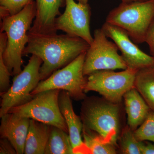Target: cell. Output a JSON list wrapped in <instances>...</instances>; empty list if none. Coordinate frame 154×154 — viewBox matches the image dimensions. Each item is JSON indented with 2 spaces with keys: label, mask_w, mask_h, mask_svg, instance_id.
Instances as JSON below:
<instances>
[{
  "label": "cell",
  "mask_w": 154,
  "mask_h": 154,
  "mask_svg": "<svg viewBox=\"0 0 154 154\" xmlns=\"http://www.w3.org/2000/svg\"><path fill=\"white\" fill-rule=\"evenodd\" d=\"M63 14L57 17L55 27L71 36L82 38L91 44L94 40L90 30L91 11L89 4L66 0Z\"/></svg>",
  "instance_id": "cell-10"
},
{
  "label": "cell",
  "mask_w": 154,
  "mask_h": 154,
  "mask_svg": "<svg viewBox=\"0 0 154 154\" xmlns=\"http://www.w3.org/2000/svg\"><path fill=\"white\" fill-rule=\"evenodd\" d=\"M78 2L82 3L83 4H88V1L89 0H77Z\"/></svg>",
  "instance_id": "cell-28"
},
{
  "label": "cell",
  "mask_w": 154,
  "mask_h": 154,
  "mask_svg": "<svg viewBox=\"0 0 154 154\" xmlns=\"http://www.w3.org/2000/svg\"><path fill=\"white\" fill-rule=\"evenodd\" d=\"M44 154H74L68 133L57 127L51 126Z\"/></svg>",
  "instance_id": "cell-17"
},
{
  "label": "cell",
  "mask_w": 154,
  "mask_h": 154,
  "mask_svg": "<svg viewBox=\"0 0 154 154\" xmlns=\"http://www.w3.org/2000/svg\"><path fill=\"white\" fill-rule=\"evenodd\" d=\"M94 40L86 52L83 72L85 76L101 70H125L127 69L119 49L113 42L108 39L101 28L96 29Z\"/></svg>",
  "instance_id": "cell-9"
},
{
  "label": "cell",
  "mask_w": 154,
  "mask_h": 154,
  "mask_svg": "<svg viewBox=\"0 0 154 154\" xmlns=\"http://www.w3.org/2000/svg\"><path fill=\"white\" fill-rule=\"evenodd\" d=\"M1 118V138L8 139L17 154H24L30 119L11 113H7Z\"/></svg>",
  "instance_id": "cell-13"
},
{
  "label": "cell",
  "mask_w": 154,
  "mask_h": 154,
  "mask_svg": "<svg viewBox=\"0 0 154 154\" xmlns=\"http://www.w3.org/2000/svg\"><path fill=\"white\" fill-rule=\"evenodd\" d=\"M86 52H83L62 69L55 71L47 79L40 81L31 93L34 95L48 90L58 89L68 92L72 99L83 100L86 97L85 89L88 78L83 68Z\"/></svg>",
  "instance_id": "cell-5"
},
{
  "label": "cell",
  "mask_w": 154,
  "mask_h": 154,
  "mask_svg": "<svg viewBox=\"0 0 154 154\" xmlns=\"http://www.w3.org/2000/svg\"><path fill=\"white\" fill-rule=\"evenodd\" d=\"M81 118L83 127L98 134L106 142L118 148L121 133V103H114L103 97H86L82 102Z\"/></svg>",
  "instance_id": "cell-3"
},
{
  "label": "cell",
  "mask_w": 154,
  "mask_h": 154,
  "mask_svg": "<svg viewBox=\"0 0 154 154\" xmlns=\"http://www.w3.org/2000/svg\"><path fill=\"white\" fill-rule=\"evenodd\" d=\"M68 92L61 90L58 97L60 110L65 120L74 154H91L82 139L83 124L81 117L73 110Z\"/></svg>",
  "instance_id": "cell-12"
},
{
  "label": "cell",
  "mask_w": 154,
  "mask_h": 154,
  "mask_svg": "<svg viewBox=\"0 0 154 154\" xmlns=\"http://www.w3.org/2000/svg\"><path fill=\"white\" fill-rule=\"evenodd\" d=\"M36 16L29 32L57 33L55 22L60 15V9L66 6V0H36Z\"/></svg>",
  "instance_id": "cell-14"
},
{
  "label": "cell",
  "mask_w": 154,
  "mask_h": 154,
  "mask_svg": "<svg viewBox=\"0 0 154 154\" xmlns=\"http://www.w3.org/2000/svg\"><path fill=\"white\" fill-rule=\"evenodd\" d=\"M134 87L154 112V71L153 68L142 69L137 73Z\"/></svg>",
  "instance_id": "cell-18"
},
{
  "label": "cell",
  "mask_w": 154,
  "mask_h": 154,
  "mask_svg": "<svg viewBox=\"0 0 154 154\" xmlns=\"http://www.w3.org/2000/svg\"><path fill=\"white\" fill-rule=\"evenodd\" d=\"M51 126L34 119H30L24 154H44Z\"/></svg>",
  "instance_id": "cell-16"
},
{
  "label": "cell",
  "mask_w": 154,
  "mask_h": 154,
  "mask_svg": "<svg viewBox=\"0 0 154 154\" xmlns=\"http://www.w3.org/2000/svg\"><path fill=\"white\" fill-rule=\"evenodd\" d=\"M135 137L139 141H149L154 144V112L151 111L140 126L134 131Z\"/></svg>",
  "instance_id": "cell-22"
},
{
  "label": "cell",
  "mask_w": 154,
  "mask_h": 154,
  "mask_svg": "<svg viewBox=\"0 0 154 154\" xmlns=\"http://www.w3.org/2000/svg\"><path fill=\"white\" fill-rule=\"evenodd\" d=\"M122 2L129 3L132 2H142V1H147V0H121Z\"/></svg>",
  "instance_id": "cell-27"
},
{
  "label": "cell",
  "mask_w": 154,
  "mask_h": 154,
  "mask_svg": "<svg viewBox=\"0 0 154 154\" xmlns=\"http://www.w3.org/2000/svg\"><path fill=\"white\" fill-rule=\"evenodd\" d=\"M60 91L54 89L40 92L34 95L30 102L13 107L8 113L57 127L69 133L67 125L59 106L58 97Z\"/></svg>",
  "instance_id": "cell-6"
},
{
  "label": "cell",
  "mask_w": 154,
  "mask_h": 154,
  "mask_svg": "<svg viewBox=\"0 0 154 154\" xmlns=\"http://www.w3.org/2000/svg\"><path fill=\"white\" fill-rule=\"evenodd\" d=\"M0 154H16L17 152L8 139L1 138L0 140Z\"/></svg>",
  "instance_id": "cell-25"
},
{
  "label": "cell",
  "mask_w": 154,
  "mask_h": 154,
  "mask_svg": "<svg viewBox=\"0 0 154 154\" xmlns=\"http://www.w3.org/2000/svg\"><path fill=\"white\" fill-rule=\"evenodd\" d=\"M123 99L128 125L134 131L143 123L151 110L135 87L124 94Z\"/></svg>",
  "instance_id": "cell-15"
},
{
  "label": "cell",
  "mask_w": 154,
  "mask_h": 154,
  "mask_svg": "<svg viewBox=\"0 0 154 154\" xmlns=\"http://www.w3.org/2000/svg\"><path fill=\"white\" fill-rule=\"evenodd\" d=\"M153 70H154V66L153 67Z\"/></svg>",
  "instance_id": "cell-29"
},
{
  "label": "cell",
  "mask_w": 154,
  "mask_h": 154,
  "mask_svg": "<svg viewBox=\"0 0 154 154\" xmlns=\"http://www.w3.org/2000/svg\"><path fill=\"white\" fill-rule=\"evenodd\" d=\"M36 2L29 3L19 13L1 19V32L7 36L3 59L11 75L22 71V52L28 43V32L36 16Z\"/></svg>",
  "instance_id": "cell-2"
},
{
  "label": "cell",
  "mask_w": 154,
  "mask_h": 154,
  "mask_svg": "<svg viewBox=\"0 0 154 154\" xmlns=\"http://www.w3.org/2000/svg\"><path fill=\"white\" fill-rule=\"evenodd\" d=\"M154 19V0L122 2L110 11L105 22L122 28L136 44L145 42Z\"/></svg>",
  "instance_id": "cell-4"
},
{
  "label": "cell",
  "mask_w": 154,
  "mask_h": 154,
  "mask_svg": "<svg viewBox=\"0 0 154 154\" xmlns=\"http://www.w3.org/2000/svg\"><path fill=\"white\" fill-rule=\"evenodd\" d=\"M42 63L40 58L33 54L24 69L15 76L8 90L1 95L0 117L13 107L24 105L33 99L34 96L31 93L41 81L39 69Z\"/></svg>",
  "instance_id": "cell-7"
},
{
  "label": "cell",
  "mask_w": 154,
  "mask_h": 154,
  "mask_svg": "<svg viewBox=\"0 0 154 154\" xmlns=\"http://www.w3.org/2000/svg\"><path fill=\"white\" fill-rule=\"evenodd\" d=\"M102 29L121 51L122 57L127 68L138 71L153 67L154 57L143 51L122 28L105 22Z\"/></svg>",
  "instance_id": "cell-11"
},
{
  "label": "cell",
  "mask_w": 154,
  "mask_h": 154,
  "mask_svg": "<svg viewBox=\"0 0 154 154\" xmlns=\"http://www.w3.org/2000/svg\"><path fill=\"white\" fill-rule=\"evenodd\" d=\"M141 142L136 138L134 131L128 125L122 130L118 141V148L121 153L124 154H141L140 146Z\"/></svg>",
  "instance_id": "cell-20"
},
{
  "label": "cell",
  "mask_w": 154,
  "mask_h": 154,
  "mask_svg": "<svg viewBox=\"0 0 154 154\" xmlns=\"http://www.w3.org/2000/svg\"><path fill=\"white\" fill-rule=\"evenodd\" d=\"M29 39L22 56H37L42 61L40 69L41 81L54 72L66 66L81 54L87 51L90 44L82 38L57 33L28 32Z\"/></svg>",
  "instance_id": "cell-1"
},
{
  "label": "cell",
  "mask_w": 154,
  "mask_h": 154,
  "mask_svg": "<svg viewBox=\"0 0 154 154\" xmlns=\"http://www.w3.org/2000/svg\"><path fill=\"white\" fill-rule=\"evenodd\" d=\"M140 149L141 154H154V144L151 143L141 142Z\"/></svg>",
  "instance_id": "cell-26"
},
{
  "label": "cell",
  "mask_w": 154,
  "mask_h": 154,
  "mask_svg": "<svg viewBox=\"0 0 154 154\" xmlns=\"http://www.w3.org/2000/svg\"><path fill=\"white\" fill-rule=\"evenodd\" d=\"M137 71L127 68L119 72L101 70L88 76L85 93L95 91L111 102L121 103L124 94L134 87Z\"/></svg>",
  "instance_id": "cell-8"
},
{
  "label": "cell",
  "mask_w": 154,
  "mask_h": 154,
  "mask_svg": "<svg viewBox=\"0 0 154 154\" xmlns=\"http://www.w3.org/2000/svg\"><path fill=\"white\" fill-rule=\"evenodd\" d=\"M145 42L148 45L151 55L154 57V19L146 33Z\"/></svg>",
  "instance_id": "cell-24"
},
{
  "label": "cell",
  "mask_w": 154,
  "mask_h": 154,
  "mask_svg": "<svg viewBox=\"0 0 154 154\" xmlns=\"http://www.w3.org/2000/svg\"><path fill=\"white\" fill-rule=\"evenodd\" d=\"M7 36L5 32L0 33V94L5 93L10 87V78L11 76L3 59V54L7 45Z\"/></svg>",
  "instance_id": "cell-21"
},
{
  "label": "cell",
  "mask_w": 154,
  "mask_h": 154,
  "mask_svg": "<svg viewBox=\"0 0 154 154\" xmlns=\"http://www.w3.org/2000/svg\"><path fill=\"white\" fill-rule=\"evenodd\" d=\"M33 0H0L1 19L16 15Z\"/></svg>",
  "instance_id": "cell-23"
},
{
  "label": "cell",
  "mask_w": 154,
  "mask_h": 154,
  "mask_svg": "<svg viewBox=\"0 0 154 154\" xmlns=\"http://www.w3.org/2000/svg\"><path fill=\"white\" fill-rule=\"evenodd\" d=\"M83 141L91 154H115L118 148L113 144L106 142L97 133L83 127Z\"/></svg>",
  "instance_id": "cell-19"
}]
</instances>
